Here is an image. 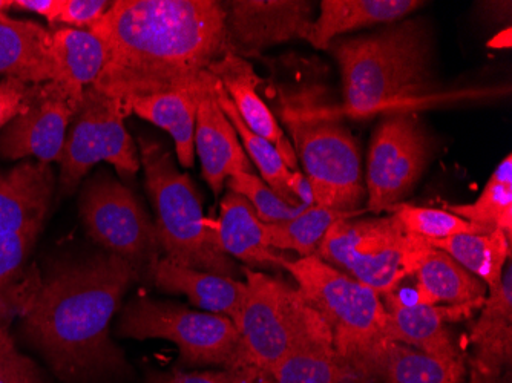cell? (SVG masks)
<instances>
[{"label": "cell", "instance_id": "603a6c76", "mask_svg": "<svg viewBox=\"0 0 512 383\" xmlns=\"http://www.w3.org/2000/svg\"><path fill=\"white\" fill-rule=\"evenodd\" d=\"M39 235L0 232V341L13 338L11 324L22 318L39 287L40 273L31 264Z\"/></svg>", "mask_w": 512, "mask_h": 383}, {"label": "cell", "instance_id": "60d3db41", "mask_svg": "<svg viewBox=\"0 0 512 383\" xmlns=\"http://www.w3.org/2000/svg\"><path fill=\"white\" fill-rule=\"evenodd\" d=\"M290 192L295 195L296 200L304 206H315L312 187L307 181L306 175L299 171H293L289 180Z\"/></svg>", "mask_w": 512, "mask_h": 383}, {"label": "cell", "instance_id": "3957f363", "mask_svg": "<svg viewBox=\"0 0 512 383\" xmlns=\"http://www.w3.org/2000/svg\"><path fill=\"white\" fill-rule=\"evenodd\" d=\"M333 54L350 114H373L436 95L433 37L425 20L407 17L368 36L339 40Z\"/></svg>", "mask_w": 512, "mask_h": 383}, {"label": "cell", "instance_id": "f6af8a7d", "mask_svg": "<svg viewBox=\"0 0 512 383\" xmlns=\"http://www.w3.org/2000/svg\"><path fill=\"white\" fill-rule=\"evenodd\" d=\"M255 383H275V382H273V380L270 379L269 376H266V374H264V376H261L260 379L256 380Z\"/></svg>", "mask_w": 512, "mask_h": 383}, {"label": "cell", "instance_id": "ee69618b", "mask_svg": "<svg viewBox=\"0 0 512 383\" xmlns=\"http://www.w3.org/2000/svg\"><path fill=\"white\" fill-rule=\"evenodd\" d=\"M347 383H379L376 379H371V377H361V379L352 380V382Z\"/></svg>", "mask_w": 512, "mask_h": 383}, {"label": "cell", "instance_id": "5bb4252c", "mask_svg": "<svg viewBox=\"0 0 512 383\" xmlns=\"http://www.w3.org/2000/svg\"><path fill=\"white\" fill-rule=\"evenodd\" d=\"M230 46L237 56H253L279 43L306 40L313 30V5L306 0L223 2Z\"/></svg>", "mask_w": 512, "mask_h": 383}, {"label": "cell", "instance_id": "484cf974", "mask_svg": "<svg viewBox=\"0 0 512 383\" xmlns=\"http://www.w3.org/2000/svg\"><path fill=\"white\" fill-rule=\"evenodd\" d=\"M204 88L198 91L163 92L140 97L132 100L126 108L128 114L138 115L171 135L175 154L184 167H192L195 163V122L198 102Z\"/></svg>", "mask_w": 512, "mask_h": 383}, {"label": "cell", "instance_id": "74e56055", "mask_svg": "<svg viewBox=\"0 0 512 383\" xmlns=\"http://www.w3.org/2000/svg\"><path fill=\"white\" fill-rule=\"evenodd\" d=\"M112 4L109 0H60L56 23H65L74 30H91Z\"/></svg>", "mask_w": 512, "mask_h": 383}, {"label": "cell", "instance_id": "2e32d148", "mask_svg": "<svg viewBox=\"0 0 512 383\" xmlns=\"http://www.w3.org/2000/svg\"><path fill=\"white\" fill-rule=\"evenodd\" d=\"M470 383H502L512 361V269L506 264L502 282L491 290L471 325Z\"/></svg>", "mask_w": 512, "mask_h": 383}, {"label": "cell", "instance_id": "9c48e42d", "mask_svg": "<svg viewBox=\"0 0 512 383\" xmlns=\"http://www.w3.org/2000/svg\"><path fill=\"white\" fill-rule=\"evenodd\" d=\"M281 117L292 132L315 206L361 212L359 204L365 197L361 154L350 131L332 115L307 114L289 103Z\"/></svg>", "mask_w": 512, "mask_h": 383}, {"label": "cell", "instance_id": "52a82bcc", "mask_svg": "<svg viewBox=\"0 0 512 383\" xmlns=\"http://www.w3.org/2000/svg\"><path fill=\"white\" fill-rule=\"evenodd\" d=\"M430 246L410 235L391 213L338 221L325 233L315 255L384 296L413 278L417 261Z\"/></svg>", "mask_w": 512, "mask_h": 383}, {"label": "cell", "instance_id": "cb8c5ba5", "mask_svg": "<svg viewBox=\"0 0 512 383\" xmlns=\"http://www.w3.org/2000/svg\"><path fill=\"white\" fill-rule=\"evenodd\" d=\"M416 301L408 304L450 305L480 310L488 289L476 276L463 269L448 253L430 246L417 261ZM405 302V301H404Z\"/></svg>", "mask_w": 512, "mask_h": 383}, {"label": "cell", "instance_id": "ba28073f", "mask_svg": "<svg viewBox=\"0 0 512 383\" xmlns=\"http://www.w3.org/2000/svg\"><path fill=\"white\" fill-rule=\"evenodd\" d=\"M119 334L138 341L172 342L180 351L181 364L188 367L253 370L247 365L240 333L232 319L209 311L142 296L123 308Z\"/></svg>", "mask_w": 512, "mask_h": 383}, {"label": "cell", "instance_id": "ab89813d", "mask_svg": "<svg viewBox=\"0 0 512 383\" xmlns=\"http://www.w3.org/2000/svg\"><path fill=\"white\" fill-rule=\"evenodd\" d=\"M59 7L60 0H13V8L45 17L50 23L57 22Z\"/></svg>", "mask_w": 512, "mask_h": 383}, {"label": "cell", "instance_id": "30bf717a", "mask_svg": "<svg viewBox=\"0 0 512 383\" xmlns=\"http://www.w3.org/2000/svg\"><path fill=\"white\" fill-rule=\"evenodd\" d=\"M122 103L88 86L66 134L60 155V192L71 194L91 167L106 161L122 177L142 166L134 140L125 126Z\"/></svg>", "mask_w": 512, "mask_h": 383}, {"label": "cell", "instance_id": "44dd1931", "mask_svg": "<svg viewBox=\"0 0 512 383\" xmlns=\"http://www.w3.org/2000/svg\"><path fill=\"white\" fill-rule=\"evenodd\" d=\"M149 270L163 292L186 296L201 311L227 316L232 322L238 318L246 295L244 282L178 266L166 258H158Z\"/></svg>", "mask_w": 512, "mask_h": 383}, {"label": "cell", "instance_id": "4dcf8cb0", "mask_svg": "<svg viewBox=\"0 0 512 383\" xmlns=\"http://www.w3.org/2000/svg\"><path fill=\"white\" fill-rule=\"evenodd\" d=\"M215 95H217L218 103H220L224 114L229 118L230 123L234 125L247 157L258 167V171H260L261 177H263L261 180L270 189L275 190L276 194L283 198V200H286L287 203L292 204V206H304L290 192L289 180L293 171H290L287 164L284 163L283 157L279 154L278 149L272 143H269L266 138L256 135L255 132L247 128L243 118L238 114L234 102L230 100L226 89L218 82V79L217 83H215Z\"/></svg>", "mask_w": 512, "mask_h": 383}, {"label": "cell", "instance_id": "ffe728a7", "mask_svg": "<svg viewBox=\"0 0 512 383\" xmlns=\"http://www.w3.org/2000/svg\"><path fill=\"white\" fill-rule=\"evenodd\" d=\"M212 74L226 89L247 128L272 143L290 171H299L295 151L284 137L275 115L258 94L260 77L256 76L252 65L244 57L229 53L212 68Z\"/></svg>", "mask_w": 512, "mask_h": 383}, {"label": "cell", "instance_id": "ac0fdd59", "mask_svg": "<svg viewBox=\"0 0 512 383\" xmlns=\"http://www.w3.org/2000/svg\"><path fill=\"white\" fill-rule=\"evenodd\" d=\"M53 192L50 164L25 161L11 169H0V232L40 236Z\"/></svg>", "mask_w": 512, "mask_h": 383}, {"label": "cell", "instance_id": "d6a6232c", "mask_svg": "<svg viewBox=\"0 0 512 383\" xmlns=\"http://www.w3.org/2000/svg\"><path fill=\"white\" fill-rule=\"evenodd\" d=\"M361 212L345 213L325 207L310 206L298 217L286 223L266 224L264 233L266 241L272 249L278 252L293 250L299 258L315 255L319 244L324 239L330 227L345 218H353Z\"/></svg>", "mask_w": 512, "mask_h": 383}, {"label": "cell", "instance_id": "9a60e30c", "mask_svg": "<svg viewBox=\"0 0 512 383\" xmlns=\"http://www.w3.org/2000/svg\"><path fill=\"white\" fill-rule=\"evenodd\" d=\"M382 302L388 315L385 328L388 341L445 361H462L447 324L470 318L476 310L450 305L408 304L396 292L382 296Z\"/></svg>", "mask_w": 512, "mask_h": 383}, {"label": "cell", "instance_id": "4316f807", "mask_svg": "<svg viewBox=\"0 0 512 383\" xmlns=\"http://www.w3.org/2000/svg\"><path fill=\"white\" fill-rule=\"evenodd\" d=\"M379 383H467L463 361H445L398 342L385 341L373 368Z\"/></svg>", "mask_w": 512, "mask_h": 383}, {"label": "cell", "instance_id": "1f68e13d", "mask_svg": "<svg viewBox=\"0 0 512 383\" xmlns=\"http://www.w3.org/2000/svg\"><path fill=\"white\" fill-rule=\"evenodd\" d=\"M447 210L483 229L502 230L512 238V155L500 161L474 203L448 204Z\"/></svg>", "mask_w": 512, "mask_h": 383}, {"label": "cell", "instance_id": "4fadbf2b", "mask_svg": "<svg viewBox=\"0 0 512 383\" xmlns=\"http://www.w3.org/2000/svg\"><path fill=\"white\" fill-rule=\"evenodd\" d=\"M83 92L85 89L60 80L28 85L19 114L0 134V157L7 160L34 157L40 163H59Z\"/></svg>", "mask_w": 512, "mask_h": 383}, {"label": "cell", "instance_id": "e0dca14e", "mask_svg": "<svg viewBox=\"0 0 512 383\" xmlns=\"http://www.w3.org/2000/svg\"><path fill=\"white\" fill-rule=\"evenodd\" d=\"M215 83L217 80L204 88L200 95L195 122V151L201 161L203 178L218 197L232 175L240 172L252 174V164L234 125L218 103Z\"/></svg>", "mask_w": 512, "mask_h": 383}, {"label": "cell", "instance_id": "8d00e7d4", "mask_svg": "<svg viewBox=\"0 0 512 383\" xmlns=\"http://www.w3.org/2000/svg\"><path fill=\"white\" fill-rule=\"evenodd\" d=\"M0 383H45L37 365L17 350L13 338L0 341Z\"/></svg>", "mask_w": 512, "mask_h": 383}, {"label": "cell", "instance_id": "d590c367", "mask_svg": "<svg viewBox=\"0 0 512 383\" xmlns=\"http://www.w3.org/2000/svg\"><path fill=\"white\" fill-rule=\"evenodd\" d=\"M264 374L255 370L151 371L146 383H255Z\"/></svg>", "mask_w": 512, "mask_h": 383}, {"label": "cell", "instance_id": "836d02e7", "mask_svg": "<svg viewBox=\"0 0 512 383\" xmlns=\"http://www.w3.org/2000/svg\"><path fill=\"white\" fill-rule=\"evenodd\" d=\"M387 212L393 213L410 235L425 239L428 243L451 238V236L465 235V233L491 232L457 217L447 209L401 203L390 207Z\"/></svg>", "mask_w": 512, "mask_h": 383}, {"label": "cell", "instance_id": "8992f818", "mask_svg": "<svg viewBox=\"0 0 512 383\" xmlns=\"http://www.w3.org/2000/svg\"><path fill=\"white\" fill-rule=\"evenodd\" d=\"M246 295L235 327L247 365L261 374L304 347H335L332 331L318 311L283 279L244 270Z\"/></svg>", "mask_w": 512, "mask_h": 383}, {"label": "cell", "instance_id": "277c9868", "mask_svg": "<svg viewBox=\"0 0 512 383\" xmlns=\"http://www.w3.org/2000/svg\"><path fill=\"white\" fill-rule=\"evenodd\" d=\"M138 145L165 258L178 266L237 279V266L220 249L215 227L204 218L194 181L178 171L171 152L161 143L140 138Z\"/></svg>", "mask_w": 512, "mask_h": 383}, {"label": "cell", "instance_id": "5b68a950", "mask_svg": "<svg viewBox=\"0 0 512 383\" xmlns=\"http://www.w3.org/2000/svg\"><path fill=\"white\" fill-rule=\"evenodd\" d=\"M283 269L329 325L339 356L362 376L373 379L379 351L388 341V315L382 296L316 255L289 259Z\"/></svg>", "mask_w": 512, "mask_h": 383}, {"label": "cell", "instance_id": "83f0119b", "mask_svg": "<svg viewBox=\"0 0 512 383\" xmlns=\"http://www.w3.org/2000/svg\"><path fill=\"white\" fill-rule=\"evenodd\" d=\"M511 236L502 230L486 233H465L439 241L431 246L448 253L463 269L479 278L488 292L497 289L503 278V269L511 258Z\"/></svg>", "mask_w": 512, "mask_h": 383}, {"label": "cell", "instance_id": "7a4b0ae2", "mask_svg": "<svg viewBox=\"0 0 512 383\" xmlns=\"http://www.w3.org/2000/svg\"><path fill=\"white\" fill-rule=\"evenodd\" d=\"M140 269L112 253L56 262L20 321L22 333L68 382L122 373L126 359L109 325Z\"/></svg>", "mask_w": 512, "mask_h": 383}, {"label": "cell", "instance_id": "f35d334b", "mask_svg": "<svg viewBox=\"0 0 512 383\" xmlns=\"http://www.w3.org/2000/svg\"><path fill=\"white\" fill-rule=\"evenodd\" d=\"M27 88L28 85L20 80L8 77L0 80V129H4L19 114Z\"/></svg>", "mask_w": 512, "mask_h": 383}, {"label": "cell", "instance_id": "b9f144b4", "mask_svg": "<svg viewBox=\"0 0 512 383\" xmlns=\"http://www.w3.org/2000/svg\"><path fill=\"white\" fill-rule=\"evenodd\" d=\"M488 46H491V48H499V50L509 48V46H511V28H506L502 33L497 34L494 39L490 40Z\"/></svg>", "mask_w": 512, "mask_h": 383}, {"label": "cell", "instance_id": "7402d4cb", "mask_svg": "<svg viewBox=\"0 0 512 383\" xmlns=\"http://www.w3.org/2000/svg\"><path fill=\"white\" fill-rule=\"evenodd\" d=\"M424 5L419 0H322L309 43L329 50L342 34L401 22Z\"/></svg>", "mask_w": 512, "mask_h": 383}, {"label": "cell", "instance_id": "f546056e", "mask_svg": "<svg viewBox=\"0 0 512 383\" xmlns=\"http://www.w3.org/2000/svg\"><path fill=\"white\" fill-rule=\"evenodd\" d=\"M267 376L275 383H347L361 373L335 347H304L284 356Z\"/></svg>", "mask_w": 512, "mask_h": 383}, {"label": "cell", "instance_id": "6da1fadb", "mask_svg": "<svg viewBox=\"0 0 512 383\" xmlns=\"http://www.w3.org/2000/svg\"><path fill=\"white\" fill-rule=\"evenodd\" d=\"M89 31L108 51L92 88L125 111L140 97L211 85L212 68L234 53L217 0H117Z\"/></svg>", "mask_w": 512, "mask_h": 383}, {"label": "cell", "instance_id": "e575fe53", "mask_svg": "<svg viewBox=\"0 0 512 383\" xmlns=\"http://www.w3.org/2000/svg\"><path fill=\"white\" fill-rule=\"evenodd\" d=\"M227 187L230 192L246 198L255 210L256 217L266 224L286 223L310 207L292 206L279 197L275 190L270 189L260 177L249 172L232 175L227 180Z\"/></svg>", "mask_w": 512, "mask_h": 383}, {"label": "cell", "instance_id": "7bdbcfd3", "mask_svg": "<svg viewBox=\"0 0 512 383\" xmlns=\"http://www.w3.org/2000/svg\"><path fill=\"white\" fill-rule=\"evenodd\" d=\"M13 8V0H0V16Z\"/></svg>", "mask_w": 512, "mask_h": 383}, {"label": "cell", "instance_id": "f1b7e54d", "mask_svg": "<svg viewBox=\"0 0 512 383\" xmlns=\"http://www.w3.org/2000/svg\"><path fill=\"white\" fill-rule=\"evenodd\" d=\"M51 33L60 82L80 89L94 85L108 57L103 40L92 31L68 27Z\"/></svg>", "mask_w": 512, "mask_h": 383}, {"label": "cell", "instance_id": "d4e9b609", "mask_svg": "<svg viewBox=\"0 0 512 383\" xmlns=\"http://www.w3.org/2000/svg\"><path fill=\"white\" fill-rule=\"evenodd\" d=\"M214 227L220 249L249 267L283 269L290 259L267 244L263 221L256 217L249 201L235 192L221 200L220 218Z\"/></svg>", "mask_w": 512, "mask_h": 383}, {"label": "cell", "instance_id": "8fae6325", "mask_svg": "<svg viewBox=\"0 0 512 383\" xmlns=\"http://www.w3.org/2000/svg\"><path fill=\"white\" fill-rule=\"evenodd\" d=\"M433 140L410 112L385 117L371 137L365 194L371 213L404 203L433 158Z\"/></svg>", "mask_w": 512, "mask_h": 383}, {"label": "cell", "instance_id": "d6986e66", "mask_svg": "<svg viewBox=\"0 0 512 383\" xmlns=\"http://www.w3.org/2000/svg\"><path fill=\"white\" fill-rule=\"evenodd\" d=\"M0 74L25 85L59 80L53 33L33 20L0 16Z\"/></svg>", "mask_w": 512, "mask_h": 383}, {"label": "cell", "instance_id": "7c38bea8", "mask_svg": "<svg viewBox=\"0 0 512 383\" xmlns=\"http://www.w3.org/2000/svg\"><path fill=\"white\" fill-rule=\"evenodd\" d=\"M80 217L86 232L106 252L120 256L137 269L157 261V229L128 187L108 175L89 181L80 198Z\"/></svg>", "mask_w": 512, "mask_h": 383}]
</instances>
